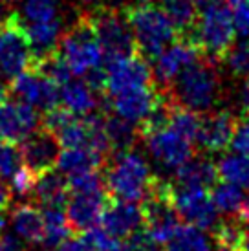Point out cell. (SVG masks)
<instances>
[{"instance_id":"cell-29","label":"cell","mask_w":249,"mask_h":251,"mask_svg":"<svg viewBox=\"0 0 249 251\" xmlns=\"http://www.w3.org/2000/svg\"><path fill=\"white\" fill-rule=\"evenodd\" d=\"M211 189H213L211 198H213L216 209L220 213H225V215H238L240 213V209L244 207V202L248 198L244 187L220 180V183L216 181Z\"/></svg>"},{"instance_id":"cell-11","label":"cell","mask_w":249,"mask_h":251,"mask_svg":"<svg viewBox=\"0 0 249 251\" xmlns=\"http://www.w3.org/2000/svg\"><path fill=\"white\" fill-rule=\"evenodd\" d=\"M139 138H143L154 160L161 167L171 169V171H176L194 156L193 143L180 136L176 130H173L169 125L156 128V130L139 132Z\"/></svg>"},{"instance_id":"cell-18","label":"cell","mask_w":249,"mask_h":251,"mask_svg":"<svg viewBox=\"0 0 249 251\" xmlns=\"http://www.w3.org/2000/svg\"><path fill=\"white\" fill-rule=\"evenodd\" d=\"M163 98H165V90L163 88L159 90V86L154 83L145 88L118 94L114 98H108V101L114 114H118L119 118L126 119L134 125H139Z\"/></svg>"},{"instance_id":"cell-35","label":"cell","mask_w":249,"mask_h":251,"mask_svg":"<svg viewBox=\"0 0 249 251\" xmlns=\"http://www.w3.org/2000/svg\"><path fill=\"white\" fill-rule=\"evenodd\" d=\"M21 152L15 143L0 140V178L9 180L21 169Z\"/></svg>"},{"instance_id":"cell-27","label":"cell","mask_w":249,"mask_h":251,"mask_svg":"<svg viewBox=\"0 0 249 251\" xmlns=\"http://www.w3.org/2000/svg\"><path fill=\"white\" fill-rule=\"evenodd\" d=\"M159 6L176 26L180 39H185L198 19V4L194 0H159Z\"/></svg>"},{"instance_id":"cell-25","label":"cell","mask_w":249,"mask_h":251,"mask_svg":"<svg viewBox=\"0 0 249 251\" xmlns=\"http://www.w3.org/2000/svg\"><path fill=\"white\" fill-rule=\"evenodd\" d=\"M165 251H215V246L203 229L191 224H180L165 242Z\"/></svg>"},{"instance_id":"cell-4","label":"cell","mask_w":249,"mask_h":251,"mask_svg":"<svg viewBox=\"0 0 249 251\" xmlns=\"http://www.w3.org/2000/svg\"><path fill=\"white\" fill-rule=\"evenodd\" d=\"M235 39L236 28L233 9L229 4H224L220 0L201 7L194 28L185 37V41H191L194 46H198L203 55L215 61H222V57L235 44Z\"/></svg>"},{"instance_id":"cell-37","label":"cell","mask_w":249,"mask_h":251,"mask_svg":"<svg viewBox=\"0 0 249 251\" xmlns=\"http://www.w3.org/2000/svg\"><path fill=\"white\" fill-rule=\"evenodd\" d=\"M35 178L37 176L26 167H21L17 173H15L9 180H11V195H19V196H24V195H31V189L35 185Z\"/></svg>"},{"instance_id":"cell-41","label":"cell","mask_w":249,"mask_h":251,"mask_svg":"<svg viewBox=\"0 0 249 251\" xmlns=\"http://www.w3.org/2000/svg\"><path fill=\"white\" fill-rule=\"evenodd\" d=\"M79 6L84 7V11H92V9H97V7H104V6H112L118 7V4L121 0H75Z\"/></svg>"},{"instance_id":"cell-10","label":"cell","mask_w":249,"mask_h":251,"mask_svg":"<svg viewBox=\"0 0 249 251\" xmlns=\"http://www.w3.org/2000/svg\"><path fill=\"white\" fill-rule=\"evenodd\" d=\"M173 202L180 218L203 231H213L220 222V211L216 209L209 189L178 187L173 183Z\"/></svg>"},{"instance_id":"cell-48","label":"cell","mask_w":249,"mask_h":251,"mask_svg":"<svg viewBox=\"0 0 249 251\" xmlns=\"http://www.w3.org/2000/svg\"><path fill=\"white\" fill-rule=\"evenodd\" d=\"M229 6H238V4H249V0H227Z\"/></svg>"},{"instance_id":"cell-6","label":"cell","mask_w":249,"mask_h":251,"mask_svg":"<svg viewBox=\"0 0 249 251\" xmlns=\"http://www.w3.org/2000/svg\"><path fill=\"white\" fill-rule=\"evenodd\" d=\"M143 231L156 244H165L180 226V215L173 202V181L154 176L152 185L141 200Z\"/></svg>"},{"instance_id":"cell-26","label":"cell","mask_w":249,"mask_h":251,"mask_svg":"<svg viewBox=\"0 0 249 251\" xmlns=\"http://www.w3.org/2000/svg\"><path fill=\"white\" fill-rule=\"evenodd\" d=\"M104 130H106V136L110 141L112 156L132 149L139 138V130L136 128V125L126 121V119L119 118L118 114L104 116Z\"/></svg>"},{"instance_id":"cell-36","label":"cell","mask_w":249,"mask_h":251,"mask_svg":"<svg viewBox=\"0 0 249 251\" xmlns=\"http://www.w3.org/2000/svg\"><path fill=\"white\" fill-rule=\"evenodd\" d=\"M83 235L90 246V251H124L121 240L110 237L101 227H92L88 231H83Z\"/></svg>"},{"instance_id":"cell-9","label":"cell","mask_w":249,"mask_h":251,"mask_svg":"<svg viewBox=\"0 0 249 251\" xmlns=\"http://www.w3.org/2000/svg\"><path fill=\"white\" fill-rule=\"evenodd\" d=\"M104 72H106V83H104L106 99L156 83L152 75V66L141 53L108 61Z\"/></svg>"},{"instance_id":"cell-50","label":"cell","mask_w":249,"mask_h":251,"mask_svg":"<svg viewBox=\"0 0 249 251\" xmlns=\"http://www.w3.org/2000/svg\"><path fill=\"white\" fill-rule=\"evenodd\" d=\"M248 86H249V79H248Z\"/></svg>"},{"instance_id":"cell-43","label":"cell","mask_w":249,"mask_h":251,"mask_svg":"<svg viewBox=\"0 0 249 251\" xmlns=\"http://www.w3.org/2000/svg\"><path fill=\"white\" fill-rule=\"evenodd\" d=\"M238 218H240L244 224H249V195H248V198H246V202H244V207L240 209V213H238Z\"/></svg>"},{"instance_id":"cell-38","label":"cell","mask_w":249,"mask_h":251,"mask_svg":"<svg viewBox=\"0 0 249 251\" xmlns=\"http://www.w3.org/2000/svg\"><path fill=\"white\" fill-rule=\"evenodd\" d=\"M231 147L235 152L249 156V116H242V119H238V125H236V130L231 140Z\"/></svg>"},{"instance_id":"cell-8","label":"cell","mask_w":249,"mask_h":251,"mask_svg":"<svg viewBox=\"0 0 249 251\" xmlns=\"http://www.w3.org/2000/svg\"><path fill=\"white\" fill-rule=\"evenodd\" d=\"M33 50L26 24L17 11H7L0 19V77L15 79L33 64Z\"/></svg>"},{"instance_id":"cell-39","label":"cell","mask_w":249,"mask_h":251,"mask_svg":"<svg viewBox=\"0 0 249 251\" xmlns=\"http://www.w3.org/2000/svg\"><path fill=\"white\" fill-rule=\"evenodd\" d=\"M51 251H90V246L86 242L84 235H70L68 238H64L62 242L53 246Z\"/></svg>"},{"instance_id":"cell-17","label":"cell","mask_w":249,"mask_h":251,"mask_svg":"<svg viewBox=\"0 0 249 251\" xmlns=\"http://www.w3.org/2000/svg\"><path fill=\"white\" fill-rule=\"evenodd\" d=\"M39 123L37 108L21 99L0 103V140L17 145L37 130Z\"/></svg>"},{"instance_id":"cell-44","label":"cell","mask_w":249,"mask_h":251,"mask_svg":"<svg viewBox=\"0 0 249 251\" xmlns=\"http://www.w3.org/2000/svg\"><path fill=\"white\" fill-rule=\"evenodd\" d=\"M4 227H6V207L0 205V233L4 231Z\"/></svg>"},{"instance_id":"cell-45","label":"cell","mask_w":249,"mask_h":251,"mask_svg":"<svg viewBox=\"0 0 249 251\" xmlns=\"http://www.w3.org/2000/svg\"><path fill=\"white\" fill-rule=\"evenodd\" d=\"M7 92H9V90H7V86L2 83V81H0V103L7 99Z\"/></svg>"},{"instance_id":"cell-46","label":"cell","mask_w":249,"mask_h":251,"mask_svg":"<svg viewBox=\"0 0 249 251\" xmlns=\"http://www.w3.org/2000/svg\"><path fill=\"white\" fill-rule=\"evenodd\" d=\"M242 251H249V227H246V233H244Z\"/></svg>"},{"instance_id":"cell-32","label":"cell","mask_w":249,"mask_h":251,"mask_svg":"<svg viewBox=\"0 0 249 251\" xmlns=\"http://www.w3.org/2000/svg\"><path fill=\"white\" fill-rule=\"evenodd\" d=\"M167 125L171 126L173 130H176L180 136H183L185 140L194 143L196 136H198V128H200V116H198V112L183 108V106L176 105L173 101L171 116H169V123Z\"/></svg>"},{"instance_id":"cell-40","label":"cell","mask_w":249,"mask_h":251,"mask_svg":"<svg viewBox=\"0 0 249 251\" xmlns=\"http://www.w3.org/2000/svg\"><path fill=\"white\" fill-rule=\"evenodd\" d=\"M233 17H235L236 33H240L242 37L248 39L249 37V4H238V6H235Z\"/></svg>"},{"instance_id":"cell-12","label":"cell","mask_w":249,"mask_h":251,"mask_svg":"<svg viewBox=\"0 0 249 251\" xmlns=\"http://www.w3.org/2000/svg\"><path fill=\"white\" fill-rule=\"evenodd\" d=\"M201 57L203 53L191 41L176 39L152 59L154 81L159 88H169L187 66L194 64Z\"/></svg>"},{"instance_id":"cell-23","label":"cell","mask_w":249,"mask_h":251,"mask_svg":"<svg viewBox=\"0 0 249 251\" xmlns=\"http://www.w3.org/2000/svg\"><path fill=\"white\" fill-rule=\"evenodd\" d=\"M106 161L108 160L96 151L79 147V149H62L55 167L66 178H72V176H79L92 171H103Z\"/></svg>"},{"instance_id":"cell-1","label":"cell","mask_w":249,"mask_h":251,"mask_svg":"<svg viewBox=\"0 0 249 251\" xmlns=\"http://www.w3.org/2000/svg\"><path fill=\"white\" fill-rule=\"evenodd\" d=\"M215 59H198L163 90L176 105L193 112H209L222 98V79Z\"/></svg>"},{"instance_id":"cell-22","label":"cell","mask_w":249,"mask_h":251,"mask_svg":"<svg viewBox=\"0 0 249 251\" xmlns=\"http://www.w3.org/2000/svg\"><path fill=\"white\" fill-rule=\"evenodd\" d=\"M31 195L42 207H64L70 196L68 180L62 173H57L55 169L46 171L35 178Z\"/></svg>"},{"instance_id":"cell-14","label":"cell","mask_w":249,"mask_h":251,"mask_svg":"<svg viewBox=\"0 0 249 251\" xmlns=\"http://www.w3.org/2000/svg\"><path fill=\"white\" fill-rule=\"evenodd\" d=\"M19 152L24 167L29 169L35 176H39L46 171L55 169L61 154V145L48 128L39 126L26 140L21 141Z\"/></svg>"},{"instance_id":"cell-47","label":"cell","mask_w":249,"mask_h":251,"mask_svg":"<svg viewBox=\"0 0 249 251\" xmlns=\"http://www.w3.org/2000/svg\"><path fill=\"white\" fill-rule=\"evenodd\" d=\"M196 4H198V7H205L209 6V4H215V2H218V0H194Z\"/></svg>"},{"instance_id":"cell-30","label":"cell","mask_w":249,"mask_h":251,"mask_svg":"<svg viewBox=\"0 0 249 251\" xmlns=\"http://www.w3.org/2000/svg\"><path fill=\"white\" fill-rule=\"evenodd\" d=\"M42 216H44V240H42V244L53 248L59 242H62L64 238L70 237L72 227H70L66 213L62 211V207H44Z\"/></svg>"},{"instance_id":"cell-3","label":"cell","mask_w":249,"mask_h":251,"mask_svg":"<svg viewBox=\"0 0 249 251\" xmlns=\"http://www.w3.org/2000/svg\"><path fill=\"white\" fill-rule=\"evenodd\" d=\"M103 171L106 193L112 198L128 200V202H141L154 180L150 165L138 151H134V147L114 154L112 161L104 165Z\"/></svg>"},{"instance_id":"cell-21","label":"cell","mask_w":249,"mask_h":251,"mask_svg":"<svg viewBox=\"0 0 249 251\" xmlns=\"http://www.w3.org/2000/svg\"><path fill=\"white\" fill-rule=\"evenodd\" d=\"M216 181H218V171L215 161L205 156H196V158L193 156L174 171L173 183L178 187L211 189Z\"/></svg>"},{"instance_id":"cell-49","label":"cell","mask_w":249,"mask_h":251,"mask_svg":"<svg viewBox=\"0 0 249 251\" xmlns=\"http://www.w3.org/2000/svg\"><path fill=\"white\" fill-rule=\"evenodd\" d=\"M143 2H154V0H143Z\"/></svg>"},{"instance_id":"cell-34","label":"cell","mask_w":249,"mask_h":251,"mask_svg":"<svg viewBox=\"0 0 249 251\" xmlns=\"http://www.w3.org/2000/svg\"><path fill=\"white\" fill-rule=\"evenodd\" d=\"M222 63L236 77H249V37L233 44L227 53L222 57Z\"/></svg>"},{"instance_id":"cell-28","label":"cell","mask_w":249,"mask_h":251,"mask_svg":"<svg viewBox=\"0 0 249 251\" xmlns=\"http://www.w3.org/2000/svg\"><path fill=\"white\" fill-rule=\"evenodd\" d=\"M218 180L236 183L240 187H249V156L248 154L233 152L222 156L216 161Z\"/></svg>"},{"instance_id":"cell-16","label":"cell","mask_w":249,"mask_h":251,"mask_svg":"<svg viewBox=\"0 0 249 251\" xmlns=\"http://www.w3.org/2000/svg\"><path fill=\"white\" fill-rule=\"evenodd\" d=\"M99 226L110 237L126 240L132 235H136L138 231L143 229L141 207L136 205V202L119 200V198H112L110 196L106 205H104L103 213H101Z\"/></svg>"},{"instance_id":"cell-42","label":"cell","mask_w":249,"mask_h":251,"mask_svg":"<svg viewBox=\"0 0 249 251\" xmlns=\"http://www.w3.org/2000/svg\"><path fill=\"white\" fill-rule=\"evenodd\" d=\"M0 251H22V246L17 237L0 233Z\"/></svg>"},{"instance_id":"cell-15","label":"cell","mask_w":249,"mask_h":251,"mask_svg":"<svg viewBox=\"0 0 249 251\" xmlns=\"http://www.w3.org/2000/svg\"><path fill=\"white\" fill-rule=\"evenodd\" d=\"M110 195L106 189L99 191H70L68 202H66V218L72 231L83 233L99 224L101 213L108 202Z\"/></svg>"},{"instance_id":"cell-33","label":"cell","mask_w":249,"mask_h":251,"mask_svg":"<svg viewBox=\"0 0 249 251\" xmlns=\"http://www.w3.org/2000/svg\"><path fill=\"white\" fill-rule=\"evenodd\" d=\"M22 21L26 24L50 22L61 19L57 0H22Z\"/></svg>"},{"instance_id":"cell-5","label":"cell","mask_w":249,"mask_h":251,"mask_svg":"<svg viewBox=\"0 0 249 251\" xmlns=\"http://www.w3.org/2000/svg\"><path fill=\"white\" fill-rule=\"evenodd\" d=\"M57 53L74 75L84 77L88 72L103 66V48L84 13L79 15L66 31H62L61 41L57 44Z\"/></svg>"},{"instance_id":"cell-20","label":"cell","mask_w":249,"mask_h":251,"mask_svg":"<svg viewBox=\"0 0 249 251\" xmlns=\"http://www.w3.org/2000/svg\"><path fill=\"white\" fill-rule=\"evenodd\" d=\"M59 105L75 116H88L97 112L99 94L81 79H68L59 86Z\"/></svg>"},{"instance_id":"cell-24","label":"cell","mask_w":249,"mask_h":251,"mask_svg":"<svg viewBox=\"0 0 249 251\" xmlns=\"http://www.w3.org/2000/svg\"><path fill=\"white\" fill-rule=\"evenodd\" d=\"M17 237L28 244H42L44 240V216L33 203H21L11 213Z\"/></svg>"},{"instance_id":"cell-19","label":"cell","mask_w":249,"mask_h":251,"mask_svg":"<svg viewBox=\"0 0 249 251\" xmlns=\"http://www.w3.org/2000/svg\"><path fill=\"white\" fill-rule=\"evenodd\" d=\"M236 125H238V119L231 110L209 112L205 118L200 119L196 141L203 152H224L231 145Z\"/></svg>"},{"instance_id":"cell-13","label":"cell","mask_w":249,"mask_h":251,"mask_svg":"<svg viewBox=\"0 0 249 251\" xmlns=\"http://www.w3.org/2000/svg\"><path fill=\"white\" fill-rule=\"evenodd\" d=\"M9 90L41 112H48L59 105V84L35 68H28L11 79Z\"/></svg>"},{"instance_id":"cell-31","label":"cell","mask_w":249,"mask_h":251,"mask_svg":"<svg viewBox=\"0 0 249 251\" xmlns=\"http://www.w3.org/2000/svg\"><path fill=\"white\" fill-rule=\"evenodd\" d=\"M244 233H246V227L240 218L218 222L213 229L215 248L218 251H242Z\"/></svg>"},{"instance_id":"cell-7","label":"cell","mask_w":249,"mask_h":251,"mask_svg":"<svg viewBox=\"0 0 249 251\" xmlns=\"http://www.w3.org/2000/svg\"><path fill=\"white\" fill-rule=\"evenodd\" d=\"M83 13L88 17L92 28L96 31L97 41L103 48L104 61H116L121 57L139 53L126 17L118 7L104 6Z\"/></svg>"},{"instance_id":"cell-2","label":"cell","mask_w":249,"mask_h":251,"mask_svg":"<svg viewBox=\"0 0 249 251\" xmlns=\"http://www.w3.org/2000/svg\"><path fill=\"white\" fill-rule=\"evenodd\" d=\"M123 13L134 33L138 51L147 61H152L165 46L180 39L173 21L167 17L161 6L154 2L141 0L136 6L124 7Z\"/></svg>"}]
</instances>
